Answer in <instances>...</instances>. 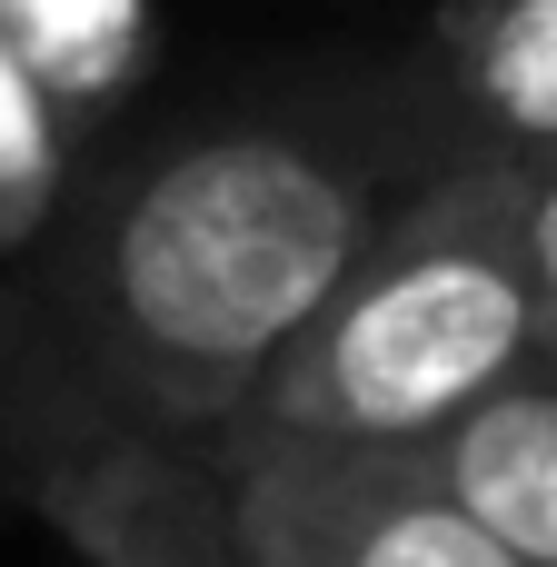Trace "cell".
Listing matches in <instances>:
<instances>
[{
	"mask_svg": "<svg viewBox=\"0 0 557 567\" xmlns=\"http://www.w3.org/2000/svg\"><path fill=\"white\" fill-rule=\"evenodd\" d=\"M458 150L439 130L209 120L100 179L10 309V389L70 478L120 449H219L379 219Z\"/></svg>",
	"mask_w": 557,
	"mask_h": 567,
	"instance_id": "obj_1",
	"label": "cell"
},
{
	"mask_svg": "<svg viewBox=\"0 0 557 567\" xmlns=\"http://www.w3.org/2000/svg\"><path fill=\"white\" fill-rule=\"evenodd\" d=\"M518 159H448L429 189H409L379 219V239L339 269L319 319L269 359L219 449L409 458L498 379H518L548 349L518 259Z\"/></svg>",
	"mask_w": 557,
	"mask_h": 567,
	"instance_id": "obj_2",
	"label": "cell"
},
{
	"mask_svg": "<svg viewBox=\"0 0 557 567\" xmlns=\"http://www.w3.org/2000/svg\"><path fill=\"white\" fill-rule=\"evenodd\" d=\"M239 567H518L419 458L219 449Z\"/></svg>",
	"mask_w": 557,
	"mask_h": 567,
	"instance_id": "obj_3",
	"label": "cell"
},
{
	"mask_svg": "<svg viewBox=\"0 0 557 567\" xmlns=\"http://www.w3.org/2000/svg\"><path fill=\"white\" fill-rule=\"evenodd\" d=\"M429 120L458 159H557V0H448L429 30Z\"/></svg>",
	"mask_w": 557,
	"mask_h": 567,
	"instance_id": "obj_4",
	"label": "cell"
},
{
	"mask_svg": "<svg viewBox=\"0 0 557 567\" xmlns=\"http://www.w3.org/2000/svg\"><path fill=\"white\" fill-rule=\"evenodd\" d=\"M90 567H239L219 449H120L70 478H40Z\"/></svg>",
	"mask_w": 557,
	"mask_h": 567,
	"instance_id": "obj_5",
	"label": "cell"
},
{
	"mask_svg": "<svg viewBox=\"0 0 557 567\" xmlns=\"http://www.w3.org/2000/svg\"><path fill=\"white\" fill-rule=\"evenodd\" d=\"M409 458L518 567H557V349H538L518 379H498L468 419H448Z\"/></svg>",
	"mask_w": 557,
	"mask_h": 567,
	"instance_id": "obj_6",
	"label": "cell"
},
{
	"mask_svg": "<svg viewBox=\"0 0 557 567\" xmlns=\"http://www.w3.org/2000/svg\"><path fill=\"white\" fill-rule=\"evenodd\" d=\"M0 50L20 60V80L40 90V110L80 150L149 80L159 30H149V0H0Z\"/></svg>",
	"mask_w": 557,
	"mask_h": 567,
	"instance_id": "obj_7",
	"label": "cell"
},
{
	"mask_svg": "<svg viewBox=\"0 0 557 567\" xmlns=\"http://www.w3.org/2000/svg\"><path fill=\"white\" fill-rule=\"evenodd\" d=\"M70 159H80V150L60 140V120L40 110V90H30L20 60L0 50V259L50 239V219L70 209Z\"/></svg>",
	"mask_w": 557,
	"mask_h": 567,
	"instance_id": "obj_8",
	"label": "cell"
},
{
	"mask_svg": "<svg viewBox=\"0 0 557 567\" xmlns=\"http://www.w3.org/2000/svg\"><path fill=\"white\" fill-rule=\"evenodd\" d=\"M518 259H528V289H538V339L557 349V159L528 169V199H518Z\"/></svg>",
	"mask_w": 557,
	"mask_h": 567,
	"instance_id": "obj_9",
	"label": "cell"
}]
</instances>
